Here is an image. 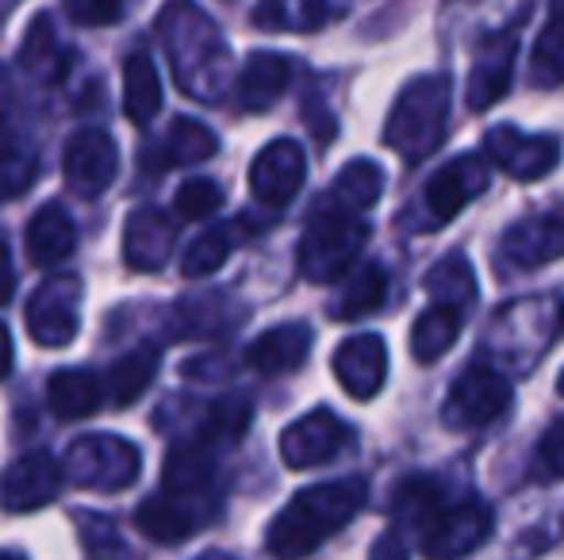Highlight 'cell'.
Instances as JSON below:
<instances>
[{
  "mask_svg": "<svg viewBox=\"0 0 564 560\" xmlns=\"http://www.w3.org/2000/svg\"><path fill=\"white\" fill-rule=\"evenodd\" d=\"M557 392L564 396V369H561V376H557Z\"/></svg>",
  "mask_w": 564,
  "mask_h": 560,
  "instance_id": "30",
  "label": "cell"
},
{
  "mask_svg": "<svg viewBox=\"0 0 564 560\" xmlns=\"http://www.w3.org/2000/svg\"><path fill=\"white\" fill-rule=\"evenodd\" d=\"M419 549L426 560H460L488 541L491 510L484 499L465 495V499H442L431 515L419 523Z\"/></svg>",
  "mask_w": 564,
  "mask_h": 560,
  "instance_id": "4",
  "label": "cell"
},
{
  "mask_svg": "<svg viewBox=\"0 0 564 560\" xmlns=\"http://www.w3.org/2000/svg\"><path fill=\"white\" fill-rule=\"evenodd\" d=\"M123 105L127 116L134 123H147L150 116L158 112L162 105V89H158V74H154V62L147 54H131L123 66Z\"/></svg>",
  "mask_w": 564,
  "mask_h": 560,
  "instance_id": "20",
  "label": "cell"
},
{
  "mask_svg": "<svg viewBox=\"0 0 564 560\" xmlns=\"http://www.w3.org/2000/svg\"><path fill=\"white\" fill-rule=\"evenodd\" d=\"M372 560H408V546H403L395 534H384V538L372 546Z\"/></svg>",
  "mask_w": 564,
  "mask_h": 560,
  "instance_id": "27",
  "label": "cell"
},
{
  "mask_svg": "<svg viewBox=\"0 0 564 560\" xmlns=\"http://www.w3.org/2000/svg\"><path fill=\"white\" fill-rule=\"evenodd\" d=\"M54 54H58V35H54V28H51V15H35V23H31V31H28V43H23V62L43 69V74H51Z\"/></svg>",
  "mask_w": 564,
  "mask_h": 560,
  "instance_id": "23",
  "label": "cell"
},
{
  "mask_svg": "<svg viewBox=\"0 0 564 560\" xmlns=\"http://www.w3.org/2000/svg\"><path fill=\"white\" fill-rule=\"evenodd\" d=\"M484 154L514 180H542L557 169L561 162V139L553 135H522L519 128L503 123L484 135Z\"/></svg>",
  "mask_w": 564,
  "mask_h": 560,
  "instance_id": "8",
  "label": "cell"
},
{
  "mask_svg": "<svg viewBox=\"0 0 564 560\" xmlns=\"http://www.w3.org/2000/svg\"><path fill=\"white\" fill-rule=\"evenodd\" d=\"M304 185V150L292 139L269 142L253 162V193L265 204H289Z\"/></svg>",
  "mask_w": 564,
  "mask_h": 560,
  "instance_id": "13",
  "label": "cell"
},
{
  "mask_svg": "<svg viewBox=\"0 0 564 560\" xmlns=\"http://www.w3.org/2000/svg\"><path fill=\"white\" fill-rule=\"evenodd\" d=\"M127 0H69V15L85 28H105L123 15Z\"/></svg>",
  "mask_w": 564,
  "mask_h": 560,
  "instance_id": "25",
  "label": "cell"
},
{
  "mask_svg": "<svg viewBox=\"0 0 564 560\" xmlns=\"http://www.w3.org/2000/svg\"><path fill=\"white\" fill-rule=\"evenodd\" d=\"M449 123V77L423 74L403 85L392 112L384 123V142L403 157V162H423L446 139Z\"/></svg>",
  "mask_w": 564,
  "mask_h": 560,
  "instance_id": "2",
  "label": "cell"
},
{
  "mask_svg": "<svg viewBox=\"0 0 564 560\" xmlns=\"http://www.w3.org/2000/svg\"><path fill=\"white\" fill-rule=\"evenodd\" d=\"M365 242H369V223L357 211L327 208L312 223L304 246H300V265L312 281H338L365 250Z\"/></svg>",
  "mask_w": 564,
  "mask_h": 560,
  "instance_id": "5",
  "label": "cell"
},
{
  "mask_svg": "<svg viewBox=\"0 0 564 560\" xmlns=\"http://www.w3.org/2000/svg\"><path fill=\"white\" fill-rule=\"evenodd\" d=\"M380 193H384V173H380V165L365 162V157H357V162H349L346 169L338 173L335 188H330L327 196V208H338V211H369L372 204L380 200Z\"/></svg>",
  "mask_w": 564,
  "mask_h": 560,
  "instance_id": "17",
  "label": "cell"
},
{
  "mask_svg": "<svg viewBox=\"0 0 564 560\" xmlns=\"http://www.w3.org/2000/svg\"><path fill=\"white\" fill-rule=\"evenodd\" d=\"M514 54H519V35L514 31H491L476 46L473 74H468V108L473 112H488L491 105H499L507 97L514 77Z\"/></svg>",
  "mask_w": 564,
  "mask_h": 560,
  "instance_id": "10",
  "label": "cell"
},
{
  "mask_svg": "<svg viewBox=\"0 0 564 560\" xmlns=\"http://www.w3.org/2000/svg\"><path fill=\"white\" fill-rule=\"evenodd\" d=\"M491 180V169L484 157L476 154H460V157H449L431 180H426V193H423V204H426V216L431 223H449L457 219L476 196L488 188Z\"/></svg>",
  "mask_w": 564,
  "mask_h": 560,
  "instance_id": "9",
  "label": "cell"
},
{
  "mask_svg": "<svg viewBox=\"0 0 564 560\" xmlns=\"http://www.w3.org/2000/svg\"><path fill=\"white\" fill-rule=\"evenodd\" d=\"M511 399H514L511 381L499 369L476 361V365H468L453 381L446 404H442V422L449 430H480V426L496 422L511 407Z\"/></svg>",
  "mask_w": 564,
  "mask_h": 560,
  "instance_id": "6",
  "label": "cell"
},
{
  "mask_svg": "<svg viewBox=\"0 0 564 560\" xmlns=\"http://www.w3.org/2000/svg\"><path fill=\"white\" fill-rule=\"evenodd\" d=\"M335 373L338 384L354 399H372L384 388L388 376V345L380 334H357L338 345L335 353Z\"/></svg>",
  "mask_w": 564,
  "mask_h": 560,
  "instance_id": "11",
  "label": "cell"
},
{
  "mask_svg": "<svg viewBox=\"0 0 564 560\" xmlns=\"http://www.w3.org/2000/svg\"><path fill=\"white\" fill-rule=\"evenodd\" d=\"M530 77H534L538 89H553V85L564 81V23L550 20L542 28L534 54H530Z\"/></svg>",
  "mask_w": 564,
  "mask_h": 560,
  "instance_id": "22",
  "label": "cell"
},
{
  "mask_svg": "<svg viewBox=\"0 0 564 560\" xmlns=\"http://www.w3.org/2000/svg\"><path fill=\"white\" fill-rule=\"evenodd\" d=\"M384 299H388V270L384 265H365V270L349 281L346 296H341V304H338V315L341 319H361V315L384 307Z\"/></svg>",
  "mask_w": 564,
  "mask_h": 560,
  "instance_id": "21",
  "label": "cell"
},
{
  "mask_svg": "<svg viewBox=\"0 0 564 560\" xmlns=\"http://www.w3.org/2000/svg\"><path fill=\"white\" fill-rule=\"evenodd\" d=\"M307 345H312V330L307 327H281L253 342L250 361L258 369H265V373H284V369H296L307 358Z\"/></svg>",
  "mask_w": 564,
  "mask_h": 560,
  "instance_id": "19",
  "label": "cell"
},
{
  "mask_svg": "<svg viewBox=\"0 0 564 560\" xmlns=\"http://www.w3.org/2000/svg\"><path fill=\"white\" fill-rule=\"evenodd\" d=\"M349 12V0H261L253 23L261 31H319Z\"/></svg>",
  "mask_w": 564,
  "mask_h": 560,
  "instance_id": "14",
  "label": "cell"
},
{
  "mask_svg": "<svg viewBox=\"0 0 564 560\" xmlns=\"http://www.w3.org/2000/svg\"><path fill=\"white\" fill-rule=\"evenodd\" d=\"M557 330L564 334V304H561V311H557Z\"/></svg>",
  "mask_w": 564,
  "mask_h": 560,
  "instance_id": "29",
  "label": "cell"
},
{
  "mask_svg": "<svg viewBox=\"0 0 564 560\" xmlns=\"http://www.w3.org/2000/svg\"><path fill=\"white\" fill-rule=\"evenodd\" d=\"M349 441V426L335 419L330 411H315L307 419H300L284 433L281 453L292 469H307V464H327L330 457L338 453L341 446Z\"/></svg>",
  "mask_w": 564,
  "mask_h": 560,
  "instance_id": "12",
  "label": "cell"
},
{
  "mask_svg": "<svg viewBox=\"0 0 564 560\" xmlns=\"http://www.w3.org/2000/svg\"><path fill=\"white\" fill-rule=\"evenodd\" d=\"M550 20L564 23V0H550Z\"/></svg>",
  "mask_w": 564,
  "mask_h": 560,
  "instance_id": "28",
  "label": "cell"
},
{
  "mask_svg": "<svg viewBox=\"0 0 564 560\" xmlns=\"http://www.w3.org/2000/svg\"><path fill=\"white\" fill-rule=\"evenodd\" d=\"M162 39L173 54V69L181 74V81H193V66L200 69V85L196 97H212L216 92L219 74L227 69V46L219 39L216 23L193 4V0H170L158 20Z\"/></svg>",
  "mask_w": 564,
  "mask_h": 560,
  "instance_id": "3",
  "label": "cell"
},
{
  "mask_svg": "<svg viewBox=\"0 0 564 560\" xmlns=\"http://www.w3.org/2000/svg\"><path fill=\"white\" fill-rule=\"evenodd\" d=\"M365 480H330V484L307 487L292 499V507L269 530V549L284 560L312 553L365 507Z\"/></svg>",
  "mask_w": 564,
  "mask_h": 560,
  "instance_id": "1",
  "label": "cell"
},
{
  "mask_svg": "<svg viewBox=\"0 0 564 560\" xmlns=\"http://www.w3.org/2000/svg\"><path fill=\"white\" fill-rule=\"evenodd\" d=\"M423 288L434 296V304H446V307H453V311H460V315H465L468 307L476 304L473 265H468L460 254L442 257V262L423 277Z\"/></svg>",
  "mask_w": 564,
  "mask_h": 560,
  "instance_id": "18",
  "label": "cell"
},
{
  "mask_svg": "<svg viewBox=\"0 0 564 560\" xmlns=\"http://www.w3.org/2000/svg\"><path fill=\"white\" fill-rule=\"evenodd\" d=\"M219 204V188L208 185V180H196V185L185 188V211H212Z\"/></svg>",
  "mask_w": 564,
  "mask_h": 560,
  "instance_id": "26",
  "label": "cell"
},
{
  "mask_svg": "<svg viewBox=\"0 0 564 560\" xmlns=\"http://www.w3.org/2000/svg\"><path fill=\"white\" fill-rule=\"evenodd\" d=\"M289 74H292V66L284 54H269V51L250 54L242 77H238V100H242L246 112H265V108H273L276 97L289 89Z\"/></svg>",
  "mask_w": 564,
  "mask_h": 560,
  "instance_id": "15",
  "label": "cell"
},
{
  "mask_svg": "<svg viewBox=\"0 0 564 560\" xmlns=\"http://www.w3.org/2000/svg\"><path fill=\"white\" fill-rule=\"evenodd\" d=\"M460 338V311H453L446 304H431L411 327V353L423 365H434L438 358H446L453 342Z\"/></svg>",
  "mask_w": 564,
  "mask_h": 560,
  "instance_id": "16",
  "label": "cell"
},
{
  "mask_svg": "<svg viewBox=\"0 0 564 560\" xmlns=\"http://www.w3.org/2000/svg\"><path fill=\"white\" fill-rule=\"evenodd\" d=\"M564 257V208L519 219L499 242V265L507 273H530Z\"/></svg>",
  "mask_w": 564,
  "mask_h": 560,
  "instance_id": "7",
  "label": "cell"
},
{
  "mask_svg": "<svg viewBox=\"0 0 564 560\" xmlns=\"http://www.w3.org/2000/svg\"><path fill=\"white\" fill-rule=\"evenodd\" d=\"M534 472H538L542 480H557V476H564V419L553 422L550 430L542 433V441H538Z\"/></svg>",
  "mask_w": 564,
  "mask_h": 560,
  "instance_id": "24",
  "label": "cell"
}]
</instances>
